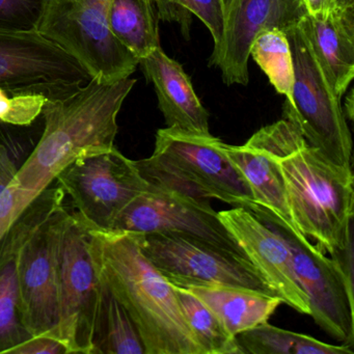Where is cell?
Masks as SVG:
<instances>
[{
    "instance_id": "cell-1",
    "label": "cell",
    "mask_w": 354,
    "mask_h": 354,
    "mask_svg": "<svg viewBox=\"0 0 354 354\" xmlns=\"http://www.w3.org/2000/svg\"><path fill=\"white\" fill-rule=\"evenodd\" d=\"M270 153L281 169L296 229L330 256L352 243V167L335 165L310 146L297 125L283 119L250 138Z\"/></svg>"
},
{
    "instance_id": "cell-2",
    "label": "cell",
    "mask_w": 354,
    "mask_h": 354,
    "mask_svg": "<svg viewBox=\"0 0 354 354\" xmlns=\"http://www.w3.org/2000/svg\"><path fill=\"white\" fill-rule=\"evenodd\" d=\"M84 223L99 279L133 321L146 354H206L184 317L175 286L145 256L136 234Z\"/></svg>"
},
{
    "instance_id": "cell-3",
    "label": "cell",
    "mask_w": 354,
    "mask_h": 354,
    "mask_svg": "<svg viewBox=\"0 0 354 354\" xmlns=\"http://www.w3.org/2000/svg\"><path fill=\"white\" fill-rule=\"evenodd\" d=\"M136 84L130 77L92 78L67 96L45 101L44 131L13 181L40 194L74 161L115 148L118 115Z\"/></svg>"
},
{
    "instance_id": "cell-4",
    "label": "cell",
    "mask_w": 354,
    "mask_h": 354,
    "mask_svg": "<svg viewBox=\"0 0 354 354\" xmlns=\"http://www.w3.org/2000/svg\"><path fill=\"white\" fill-rule=\"evenodd\" d=\"M223 144L211 133L162 128L157 131L153 154L136 165L144 179L155 187L254 210L252 192L227 158Z\"/></svg>"
},
{
    "instance_id": "cell-5",
    "label": "cell",
    "mask_w": 354,
    "mask_h": 354,
    "mask_svg": "<svg viewBox=\"0 0 354 354\" xmlns=\"http://www.w3.org/2000/svg\"><path fill=\"white\" fill-rule=\"evenodd\" d=\"M294 67L293 104L283 118L293 122L310 146L335 165L351 167L352 136L341 98L331 88L299 22L286 30Z\"/></svg>"
},
{
    "instance_id": "cell-6",
    "label": "cell",
    "mask_w": 354,
    "mask_h": 354,
    "mask_svg": "<svg viewBox=\"0 0 354 354\" xmlns=\"http://www.w3.org/2000/svg\"><path fill=\"white\" fill-rule=\"evenodd\" d=\"M109 0H49L38 32L75 59L92 78L130 77L140 61L113 36Z\"/></svg>"
},
{
    "instance_id": "cell-7",
    "label": "cell",
    "mask_w": 354,
    "mask_h": 354,
    "mask_svg": "<svg viewBox=\"0 0 354 354\" xmlns=\"http://www.w3.org/2000/svg\"><path fill=\"white\" fill-rule=\"evenodd\" d=\"M289 246L296 277L310 301V316L329 335L352 348L354 343L353 279L337 259L313 245L299 232L286 227L265 209L252 211Z\"/></svg>"
},
{
    "instance_id": "cell-8",
    "label": "cell",
    "mask_w": 354,
    "mask_h": 354,
    "mask_svg": "<svg viewBox=\"0 0 354 354\" xmlns=\"http://www.w3.org/2000/svg\"><path fill=\"white\" fill-rule=\"evenodd\" d=\"M136 235L145 256L175 287L231 286L277 295L250 261L202 240L175 233Z\"/></svg>"
},
{
    "instance_id": "cell-9",
    "label": "cell",
    "mask_w": 354,
    "mask_h": 354,
    "mask_svg": "<svg viewBox=\"0 0 354 354\" xmlns=\"http://www.w3.org/2000/svg\"><path fill=\"white\" fill-rule=\"evenodd\" d=\"M88 225L109 231L124 209L151 187L117 148L77 159L55 178Z\"/></svg>"
},
{
    "instance_id": "cell-10",
    "label": "cell",
    "mask_w": 354,
    "mask_h": 354,
    "mask_svg": "<svg viewBox=\"0 0 354 354\" xmlns=\"http://www.w3.org/2000/svg\"><path fill=\"white\" fill-rule=\"evenodd\" d=\"M91 80L75 59L39 32H0V90L51 100Z\"/></svg>"
},
{
    "instance_id": "cell-11",
    "label": "cell",
    "mask_w": 354,
    "mask_h": 354,
    "mask_svg": "<svg viewBox=\"0 0 354 354\" xmlns=\"http://www.w3.org/2000/svg\"><path fill=\"white\" fill-rule=\"evenodd\" d=\"M101 281L95 268L86 223L70 213L64 230L59 273V315L55 330L68 354H92Z\"/></svg>"
},
{
    "instance_id": "cell-12",
    "label": "cell",
    "mask_w": 354,
    "mask_h": 354,
    "mask_svg": "<svg viewBox=\"0 0 354 354\" xmlns=\"http://www.w3.org/2000/svg\"><path fill=\"white\" fill-rule=\"evenodd\" d=\"M109 231L142 235L182 234L250 261L225 229L209 200L152 185L124 209Z\"/></svg>"
},
{
    "instance_id": "cell-13",
    "label": "cell",
    "mask_w": 354,
    "mask_h": 354,
    "mask_svg": "<svg viewBox=\"0 0 354 354\" xmlns=\"http://www.w3.org/2000/svg\"><path fill=\"white\" fill-rule=\"evenodd\" d=\"M70 212L57 209L28 240L20 257L19 317L32 335L55 339L64 230Z\"/></svg>"
},
{
    "instance_id": "cell-14",
    "label": "cell",
    "mask_w": 354,
    "mask_h": 354,
    "mask_svg": "<svg viewBox=\"0 0 354 354\" xmlns=\"http://www.w3.org/2000/svg\"><path fill=\"white\" fill-rule=\"evenodd\" d=\"M306 8L295 0H234L225 11L223 37L209 59L227 86H248V59L254 37L265 28H288L298 24Z\"/></svg>"
},
{
    "instance_id": "cell-15",
    "label": "cell",
    "mask_w": 354,
    "mask_h": 354,
    "mask_svg": "<svg viewBox=\"0 0 354 354\" xmlns=\"http://www.w3.org/2000/svg\"><path fill=\"white\" fill-rule=\"evenodd\" d=\"M217 214L272 291L294 310L310 315V301L296 277L285 240L245 207H234Z\"/></svg>"
},
{
    "instance_id": "cell-16",
    "label": "cell",
    "mask_w": 354,
    "mask_h": 354,
    "mask_svg": "<svg viewBox=\"0 0 354 354\" xmlns=\"http://www.w3.org/2000/svg\"><path fill=\"white\" fill-rule=\"evenodd\" d=\"M65 196L59 185L43 190L0 243V354L9 353L32 337L19 317L20 257L37 230L64 206Z\"/></svg>"
},
{
    "instance_id": "cell-17",
    "label": "cell",
    "mask_w": 354,
    "mask_h": 354,
    "mask_svg": "<svg viewBox=\"0 0 354 354\" xmlns=\"http://www.w3.org/2000/svg\"><path fill=\"white\" fill-rule=\"evenodd\" d=\"M154 86L158 107L167 127L194 134H209V113L196 95L183 67L161 47L140 61Z\"/></svg>"
},
{
    "instance_id": "cell-18",
    "label": "cell",
    "mask_w": 354,
    "mask_h": 354,
    "mask_svg": "<svg viewBox=\"0 0 354 354\" xmlns=\"http://www.w3.org/2000/svg\"><path fill=\"white\" fill-rule=\"evenodd\" d=\"M299 24L331 88L343 98L354 77V8L306 14Z\"/></svg>"
},
{
    "instance_id": "cell-19",
    "label": "cell",
    "mask_w": 354,
    "mask_h": 354,
    "mask_svg": "<svg viewBox=\"0 0 354 354\" xmlns=\"http://www.w3.org/2000/svg\"><path fill=\"white\" fill-rule=\"evenodd\" d=\"M223 150L248 183L256 206L298 232L290 211L283 175L270 153L250 140L242 146L223 144Z\"/></svg>"
},
{
    "instance_id": "cell-20",
    "label": "cell",
    "mask_w": 354,
    "mask_h": 354,
    "mask_svg": "<svg viewBox=\"0 0 354 354\" xmlns=\"http://www.w3.org/2000/svg\"><path fill=\"white\" fill-rule=\"evenodd\" d=\"M188 291L221 319L230 333H239L268 322L283 299L272 294L231 286H201Z\"/></svg>"
},
{
    "instance_id": "cell-21",
    "label": "cell",
    "mask_w": 354,
    "mask_h": 354,
    "mask_svg": "<svg viewBox=\"0 0 354 354\" xmlns=\"http://www.w3.org/2000/svg\"><path fill=\"white\" fill-rule=\"evenodd\" d=\"M106 18L113 36L138 61L161 47L160 19L151 0H109Z\"/></svg>"
},
{
    "instance_id": "cell-22",
    "label": "cell",
    "mask_w": 354,
    "mask_h": 354,
    "mask_svg": "<svg viewBox=\"0 0 354 354\" xmlns=\"http://www.w3.org/2000/svg\"><path fill=\"white\" fill-rule=\"evenodd\" d=\"M92 354H146L136 324L102 281Z\"/></svg>"
},
{
    "instance_id": "cell-23",
    "label": "cell",
    "mask_w": 354,
    "mask_h": 354,
    "mask_svg": "<svg viewBox=\"0 0 354 354\" xmlns=\"http://www.w3.org/2000/svg\"><path fill=\"white\" fill-rule=\"evenodd\" d=\"M237 339L244 354H353L348 346L331 345L268 322L239 333Z\"/></svg>"
},
{
    "instance_id": "cell-24",
    "label": "cell",
    "mask_w": 354,
    "mask_h": 354,
    "mask_svg": "<svg viewBox=\"0 0 354 354\" xmlns=\"http://www.w3.org/2000/svg\"><path fill=\"white\" fill-rule=\"evenodd\" d=\"M250 57L268 77L277 94L285 96V104H293L294 67L291 47L286 30L269 28L261 30L252 41Z\"/></svg>"
},
{
    "instance_id": "cell-25",
    "label": "cell",
    "mask_w": 354,
    "mask_h": 354,
    "mask_svg": "<svg viewBox=\"0 0 354 354\" xmlns=\"http://www.w3.org/2000/svg\"><path fill=\"white\" fill-rule=\"evenodd\" d=\"M176 288L182 312L206 354H244L237 337L217 315L188 290Z\"/></svg>"
},
{
    "instance_id": "cell-26",
    "label": "cell",
    "mask_w": 354,
    "mask_h": 354,
    "mask_svg": "<svg viewBox=\"0 0 354 354\" xmlns=\"http://www.w3.org/2000/svg\"><path fill=\"white\" fill-rule=\"evenodd\" d=\"M49 0H0V32H38Z\"/></svg>"
},
{
    "instance_id": "cell-27",
    "label": "cell",
    "mask_w": 354,
    "mask_h": 354,
    "mask_svg": "<svg viewBox=\"0 0 354 354\" xmlns=\"http://www.w3.org/2000/svg\"><path fill=\"white\" fill-rule=\"evenodd\" d=\"M40 194L24 189L14 181L0 194V243L20 215Z\"/></svg>"
},
{
    "instance_id": "cell-28",
    "label": "cell",
    "mask_w": 354,
    "mask_h": 354,
    "mask_svg": "<svg viewBox=\"0 0 354 354\" xmlns=\"http://www.w3.org/2000/svg\"><path fill=\"white\" fill-rule=\"evenodd\" d=\"M188 11L196 16L205 24L211 36L214 46H218L223 37V24H225V0H182Z\"/></svg>"
},
{
    "instance_id": "cell-29",
    "label": "cell",
    "mask_w": 354,
    "mask_h": 354,
    "mask_svg": "<svg viewBox=\"0 0 354 354\" xmlns=\"http://www.w3.org/2000/svg\"><path fill=\"white\" fill-rule=\"evenodd\" d=\"M155 5L158 11L159 19L177 24L181 28L184 38L189 40L194 15L188 11L182 0H156Z\"/></svg>"
},
{
    "instance_id": "cell-30",
    "label": "cell",
    "mask_w": 354,
    "mask_h": 354,
    "mask_svg": "<svg viewBox=\"0 0 354 354\" xmlns=\"http://www.w3.org/2000/svg\"><path fill=\"white\" fill-rule=\"evenodd\" d=\"M11 354H68L65 346L50 335H37L10 350Z\"/></svg>"
},
{
    "instance_id": "cell-31",
    "label": "cell",
    "mask_w": 354,
    "mask_h": 354,
    "mask_svg": "<svg viewBox=\"0 0 354 354\" xmlns=\"http://www.w3.org/2000/svg\"><path fill=\"white\" fill-rule=\"evenodd\" d=\"M17 169L10 156L9 151L3 142H0V194L13 181Z\"/></svg>"
},
{
    "instance_id": "cell-32",
    "label": "cell",
    "mask_w": 354,
    "mask_h": 354,
    "mask_svg": "<svg viewBox=\"0 0 354 354\" xmlns=\"http://www.w3.org/2000/svg\"><path fill=\"white\" fill-rule=\"evenodd\" d=\"M306 14L315 15L324 11V0H304Z\"/></svg>"
},
{
    "instance_id": "cell-33",
    "label": "cell",
    "mask_w": 354,
    "mask_h": 354,
    "mask_svg": "<svg viewBox=\"0 0 354 354\" xmlns=\"http://www.w3.org/2000/svg\"><path fill=\"white\" fill-rule=\"evenodd\" d=\"M348 95H346V103H345V109L346 111H344V115H345L346 119H349L350 121L353 120V90L350 88L349 92H348Z\"/></svg>"
},
{
    "instance_id": "cell-34",
    "label": "cell",
    "mask_w": 354,
    "mask_h": 354,
    "mask_svg": "<svg viewBox=\"0 0 354 354\" xmlns=\"http://www.w3.org/2000/svg\"><path fill=\"white\" fill-rule=\"evenodd\" d=\"M333 8H339V9H349L354 8V0H333Z\"/></svg>"
},
{
    "instance_id": "cell-35",
    "label": "cell",
    "mask_w": 354,
    "mask_h": 354,
    "mask_svg": "<svg viewBox=\"0 0 354 354\" xmlns=\"http://www.w3.org/2000/svg\"><path fill=\"white\" fill-rule=\"evenodd\" d=\"M333 0H324V11H330L333 9Z\"/></svg>"
},
{
    "instance_id": "cell-36",
    "label": "cell",
    "mask_w": 354,
    "mask_h": 354,
    "mask_svg": "<svg viewBox=\"0 0 354 354\" xmlns=\"http://www.w3.org/2000/svg\"><path fill=\"white\" fill-rule=\"evenodd\" d=\"M225 11H227V8H229L230 5H231V3H233L234 0H225Z\"/></svg>"
},
{
    "instance_id": "cell-37",
    "label": "cell",
    "mask_w": 354,
    "mask_h": 354,
    "mask_svg": "<svg viewBox=\"0 0 354 354\" xmlns=\"http://www.w3.org/2000/svg\"><path fill=\"white\" fill-rule=\"evenodd\" d=\"M295 1H297V3H301V5L304 6V0H295ZM306 8V7H304Z\"/></svg>"
},
{
    "instance_id": "cell-38",
    "label": "cell",
    "mask_w": 354,
    "mask_h": 354,
    "mask_svg": "<svg viewBox=\"0 0 354 354\" xmlns=\"http://www.w3.org/2000/svg\"><path fill=\"white\" fill-rule=\"evenodd\" d=\"M151 1H153V3H156V0H151ZM156 6V5H155Z\"/></svg>"
}]
</instances>
